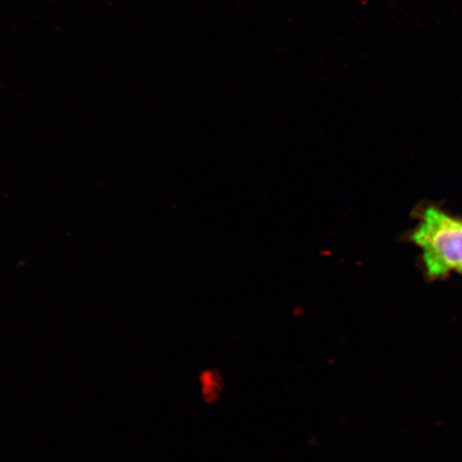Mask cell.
Here are the masks:
<instances>
[{
    "instance_id": "6da1fadb",
    "label": "cell",
    "mask_w": 462,
    "mask_h": 462,
    "mask_svg": "<svg viewBox=\"0 0 462 462\" xmlns=\"http://www.w3.org/2000/svg\"><path fill=\"white\" fill-rule=\"evenodd\" d=\"M411 241L423 250L427 273L431 279L462 273V221L430 207L414 230Z\"/></svg>"
},
{
    "instance_id": "7a4b0ae2",
    "label": "cell",
    "mask_w": 462,
    "mask_h": 462,
    "mask_svg": "<svg viewBox=\"0 0 462 462\" xmlns=\"http://www.w3.org/2000/svg\"><path fill=\"white\" fill-rule=\"evenodd\" d=\"M217 378L213 375V373L206 372L205 375H201L202 394L206 396V400L217 395V388L219 384L217 383Z\"/></svg>"
},
{
    "instance_id": "3957f363",
    "label": "cell",
    "mask_w": 462,
    "mask_h": 462,
    "mask_svg": "<svg viewBox=\"0 0 462 462\" xmlns=\"http://www.w3.org/2000/svg\"></svg>"
}]
</instances>
